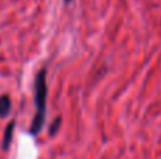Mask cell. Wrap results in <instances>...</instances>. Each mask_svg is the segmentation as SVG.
<instances>
[{
  "mask_svg": "<svg viewBox=\"0 0 161 159\" xmlns=\"http://www.w3.org/2000/svg\"><path fill=\"white\" fill-rule=\"evenodd\" d=\"M61 126H62V117H61V115H58V117H57L55 120L53 121V124L50 126V130H48V135H50V137H54V135H55L57 132L61 130Z\"/></svg>",
  "mask_w": 161,
  "mask_h": 159,
  "instance_id": "4",
  "label": "cell"
},
{
  "mask_svg": "<svg viewBox=\"0 0 161 159\" xmlns=\"http://www.w3.org/2000/svg\"><path fill=\"white\" fill-rule=\"evenodd\" d=\"M64 3H65V4H71V3H72V0H64Z\"/></svg>",
  "mask_w": 161,
  "mask_h": 159,
  "instance_id": "5",
  "label": "cell"
},
{
  "mask_svg": "<svg viewBox=\"0 0 161 159\" xmlns=\"http://www.w3.org/2000/svg\"><path fill=\"white\" fill-rule=\"evenodd\" d=\"M47 97H48V85H47V68H41L34 78V106L36 113L31 120L28 128L31 137H37L42 131L47 118Z\"/></svg>",
  "mask_w": 161,
  "mask_h": 159,
  "instance_id": "1",
  "label": "cell"
},
{
  "mask_svg": "<svg viewBox=\"0 0 161 159\" xmlns=\"http://www.w3.org/2000/svg\"><path fill=\"white\" fill-rule=\"evenodd\" d=\"M11 111V99L8 95L0 96V118H4Z\"/></svg>",
  "mask_w": 161,
  "mask_h": 159,
  "instance_id": "3",
  "label": "cell"
},
{
  "mask_svg": "<svg viewBox=\"0 0 161 159\" xmlns=\"http://www.w3.org/2000/svg\"><path fill=\"white\" fill-rule=\"evenodd\" d=\"M14 128H16V121L11 120L10 123L7 124L4 130V135H3V140H2V148L4 151H7L8 146L11 145V141H13V134H14Z\"/></svg>",
  "mask_w": 161,
  "mask_h": 159,
  "instance_id": "2",
  "label": "cell"
}]
</instances>
